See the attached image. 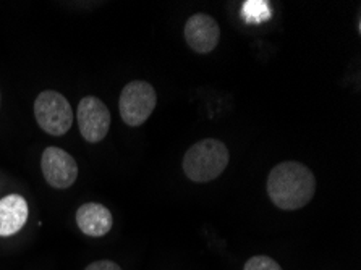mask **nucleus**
I'll return each instance as SVG.
<instances>
[{
	"label": "nucleus",
	"instance_id": "12",
	"mask_svg": "<svg viewBox=\"0 0 361 270\" xmlns=\"http://www.w3.org/2000/svg\"><path fill=\"white\" fill-rule=\"evenodd\" d=\"M85 270H122L118 264L112 261H96L87 266Z\"/></svg>",
	"mask_w": 361,
	"mask_h": 270
},
{
	"label": "nucleus",
	"instance_id": "7",
	"mask_svg": "<svg viewBox=\"0 0 361 270\" xmlns=\"http://www.w3.org/2000/svg\"><path fill=\"white\" fill-rule=\"evenodd\" d=\"M183 35L191 51L196 54H209L221 41V27L212 16L196 13L188 18Z\"/></svg>",
	"mask_w": 361,
	"mask_h": 270
},
{
	"label": "nucleus",
	"instance_id": "8",
	"mask_svg": "<svg viewBox=\"0 0 361 270\" xmlns=\"http://www.w3.org/2000/svg\"><path fill=\"white\" fill-rule=\"evenodd\" d=\"M76 225L91 238H101L111 231L114 217L106 206L97 202H86L76 211Z\"/></svg>",
	"mask_w": 361,
	"mask_h": 270
},
{
	"label": "nucleus",
	"instance_id": "6",
	"mask_svg": "<svg viewBox=\"0 0 361 270\" xmlns=\"http://www.w3.org/2000/svg\"><path fill=\"white\" fill-rule=\"evenodd\" d=\"M41 168L44 178L57 190H67L78 178V164L63 149L51 146L42 152Z\"/></svg>",
	"mask_w": 361,
	"mask_h": 270
},
{
	"label": "nucleus",
	"instance_id": "2",
	"mask_svg": "<svg viewBox=\"0 0 361 270\" xmlns=\"http://www.w3.org/2000/svg\"><path fill=\"white\" fill-rule=\"evenodd\" d=\"M231 154L222 141L207 137L191 146L183 157V172L195 183H207L227 168Z\"/></svg>",
	"mask_w": 361,
	"mask_h": 270
},
{
	"label": "nucleus",
	"instance_id": "10",
	"mask_svg": "<svg viewBox=\"0 0 361 270\" xmlns=\"http://www.w3.org/2000/svg\"><path fill=\"white\" fill-rule=\"evenodd\" d=\"M262 12L269 13L267 2H245L243 5V15L250 23H258L261 20H267V16L262 15Z\"/></svg>",
	"mask_w": 361,
	"mask_h": 270
},
{
	"label": "nucleus",
	"instance_id": "13",
	"mask_svg": "<svg viewBox=\"0 0 361 270\" xmlns=\"http://www.w3.org/2000/svg\"><path fill=\"white\" fill-rule=\"evenodd\" d=\"M0 101H2V96H0Z\"/></svg>",
	"mask_w": 361,
	"mask_h": 270
},
{
	"label": "nucleus",
	"instance_id": "1",
	"mask_svg": "<svg viewBox=\"0 0 361 270\" xmlns=\"http://www.w3.org/2000/svg\"><path fill=\"white\" fill-rule=\"evenodd\" d=\"M314 192V173L300 162H281L267 176V195L282 211H297L305 207L313 200Z\"/></svg>",
	"mask_w": 361,
	"mask_h": 270
},
{
	"label": "nucleus",
	"instance_id": "11",
	"mask_svg": "<svg viewBox=\"0 0 361 270\" xmlns=\"http://www.w3.org/2000/svg\"><path fill=\"white\" fill-rule=\"evenodd\" d=\"M243 270H282V267L267 256H255L245 264Z\"/></svg>",
	"mask_w": 361,
	"mask_h": 270
},
{
	"label": "nucleus",
	"instance_id": "3",
	"mask_svg": "<svg viewBox=\"0 0 361 270\" xmlns=\"http://www.w3.org/2000/svg\"><path fill=\"white\" fill-rule=\"evenodd\" d=\"M35 117L47 135L62 136L72 128L73 110L67 97L57 91H44L35 101Z\"/></svg>",
	"mask_w": 361,
	"mask_h": 270
},
{
	"label": "nucleus",
	"instance_id": "5",
	"mask_svg": "<svg viewBox=\"0 0 361 270\" xmlns=\"http://www.w3.org/2000/svg\"><path fill=\"white\" fill-rule=\"evenodd\" d=\"M76 117L80 133L87 142L94 145L107 136L111 128V112L99 97L86 96L81 99Z\"/></svg>",
	"mask_w": 361,
	"mask_h": 270
},
{
	"label": "nucleus",
	"instance_id": "9",
	"mask_svg": "<svg viewBox=\"0 0 361 270\" xmlns=\"http://www.w3.org/2000/svg\"><path fill=\"white\" fill-rule=\"evenodd\" d=\"M28 202L20 195H10L0 200V236H12L28 222Z\"/></svg>",
	"mask_w": 361,
	"mask_h": 270
},
{
	"label": "nucleus",
	"instance_id": "4",
	"mask_svg": "<svg viewBox=\"0 0 361 270\" xmlns=\"http://www.w3.org/2000/svg\"><path fill=\"white\" fill-rule=\"evenodd\" d=\"M157 106V94L146 81H131L122 90L118 109L122 120L128 126L143 125Z\"/></svg>",
	"mask_w": 361,
	"mask_h": 270
}]
</instances>
